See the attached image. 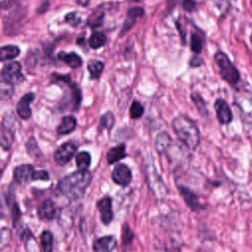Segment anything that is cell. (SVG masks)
Segmentation results:
<instances>
[{
  "mask_svg": "<svg viewBox=\"0 0 252 252\" xmlns=\"http://www.w3.org/2000/svg\"><path fill=\"white\" fill-rule=\"evenodd\" d=\"M92 179L93 175L89 170L78 169L62 177L57 184V190L71 201L78 200L85 194Z\"/></svg>",
  "mask_w": 252,
  "mask_h": 252,
  "instance_id": "obj_1",
  "label": "cell"
},
{
  "mask_svg": "<svg viewBox=\"0 0 252 252\" xmlns=\"http://www.w3.org/2000/svg\"><path fill=\"white\" fill-rule=\"evenodd\" d=\"M172 128L177 138L189 149L195 150L200 144V132L197 125L187 116L178 115L172 120Z\"/></svg>",
  "mask_w": 252,
  "mask_h": 252,
  "instance_id": "obj_2",
  "label": "cell"
},
{
  "mask_svg": "<svg viewBox=\"0 0 252 252\" xmlns=\"http://www.w3.org/2000/svg\"><path fill=\"white\" fill-rule=\"evenodd\" d=\"M215 61L219 66L221 78L230 86H235L240 80V74L229 58L222 51H218L214 55Z\"/></svg>",
  "mask_w": 252,
  "mask_h": 252,
  "instance_id": "obj_3",
  "label": "cell"
},
{
  "mask_svg": "<svg viewBox=\"0 0 252 252\" xmlns=\"http://www.w3.org/2000/svg\"><path fill=\"white\" fill-rule=\"evenodd\" d=\"M146 180L149 188L158 199H163L168 194V189L163 182L160 174L153 163H148L145 168Z\"/></svg>",
  "mask_w": 252,
  "mask_h": 252,
  "instance_id": "obj_4",
  "label": "cell"
},
{
  "mask_svg": "<svg viewBox=\"0 0 252 252\" xmlns=\"http://www.w3.org/2000/svg\"><path fill=\"white\" fill-rule=\"evenodd\" d=\"M234 104L243 122L252 124V92L245 89L237 90L234 94Z\"/></svg>",
  "mask_w": 252,
  "mask_h": 252,
  "instance_id": "obj_5",
  "label": "cell"
},
{
  "mask_svg": "<svg viewBox=\"0 0 252 252\" xmlns=\"http://www.w3.org/2000/svg\"><path fill=\"white\" fill-rule=\"evenodd\" d=\"M15 119L12 115L6 113L2 120V130H1V146L5 151H8L14 141L15 135Z\"/></svg>",
  "mask_w": 252,
  "mask_h": 252,
  "instance_id": "obj_6",
  "label": "cell"
},
{
  "mask_svg": "<svg viewBox=\"0 0 252 252\" xmlns=\"http://www.w3.org/2000/svg\"><path fill=\"white\" fill-rule=\"evenodd\" d=\"M2 80L14 85L20 84L26 80L22 73V66L17 61H12L5 64L2 68Z\"/></svg>",
  "mask_w": 252,
  "mask_h": 252,
  "instance_id": "obj_7",
  "label": "cell"
},
{
  "mask_svg": "<svg viewBox=\"0 0 252 252\" xmlns=\"http://www.w3.org/2000/svg\"><path fill=\"white\" fill-rule=\"evenodd\" d=\"M78 146L74 142H66L59 146L53 155L54 161L58 165L67 164L76 155Z\"/></svg>",
  "mask_w": 252,
  "mask_h": 252,
  "instance_id": "obj_8",
  "label": "cell"
},
{
  "mask_svg": "<svg viewBox=\"0 0 252 252\" xmlns=\"http://www.w3.org/2000/svg\"><path fill=\"white\" fill-rule=\"evenodd\" d=\"M36 170L30 163L20 164L13 170V179L20 185H26L32 181H34Z\"/></svg>",
  "mask_w": 252,
  "mask_h": 252,
  "instance_id": "obj_9",
  "label": "cell"
},
{
  "mask_svg": "<svg viewBox=\"0 0 252 252\" xmlns=\"http://www.w3.org/2000/svg\"><path fill=\"white\" fill-rule=\"evenodd\" d=\"M111 179L115 184L126 187L132 181V171L127 164L118 163L111 171Z\"/></svg>",
  "mask_w": 252,
  "mask_h": 252,
  "instance_id": "obj_10",
  "label": "cell"
},
{
  "mask_svg": "<svg viewBox=\"0 0 252 252\" xmlns=\"http://www.w3.org/2000/svg\"><path fill=\"white\" fill-rule=\"evenodd\" d=\"M178 190L179 193L181 194L184 202L188 206V208L191 211L194 212H199L205 208V206L201 203L199 196L192 191L190 188L184 186V185H178Z\"/></svg>",
  "mask_w": 252,
  "mask_h": 252,
  "instance_id": "obj_11",
  "label": "cell"
},
{
  "mask_svg": "<svg viewBox=\"0 0 252 252\" xmlns=\"http://www.w3.org/2000/svg\"><path fill=\"white\" fill-rule=\"evenodd\" d=\"M96 209L99 212V218L103 224H109L114 217L112 210V199L109 196L102 197L96 202Z\"/></svg>",
  "mask_w": 252,
  "mask_h": 252,
  "instance_id": "obj_12",
  "label": "cell"
},
{
  "mask_svg": "<svg viewBox=\"0 0 252 252\" xmlns=\"http://www.w3.org/2000/svg\"><path fill=\"white\" fill-rule=\"evenodd\" d=\"M117 246V239L113 235H105L94 239V252H112Z\"/></svg>",
  "mask_w": 252,
  "mask_h": 252,
  "instance_id": "obj_13",
  "label": "cell"
},
{
  "mask_svg": "<svg viewBox=\"0 0 252 252\" xmlns=\"http://www.w3.org/2000/svg\"><path fill=\"white\" fill-rule=\"evenodd\" d=\"M37 216L41 220H52L57 216V208L51 199H45L37 209Z\"/></svg>",
  "mask_w": 252,
  "mask_h": 252,
  "instance_id": "obj_14",
  "label": "cell"
},
{
  "mask_svg": "<svg viewBox=\"0 0 252 252\" xmlns=\"http://www.w3.org/2000/svg\"><path fill=\"white\" fill-rule=\"evenodd\" d=\"M215 110L217 113V118L220 124H228L231 122L232 113L226 101L221 98H218L215 101Z\"/></svg>",
  "mask_w": 252,
  "mask_h": 252,
  "instance_id": "obj_15",
  "label": "cell"
},
{
  "mask_svg": "<svg viewBox=\"0 0 252 252\" xmlns=\"http://www.w3.org/2000/svg\"><path fill=\"white\" fill-rule=\"evenodd\" d=\"M34 99L33 93H28L23 95L17 103V113L22 119H29L32 116V109L30 107L31 102Z\"/></svg>",
  "mask_w": 252,
  "mask_h": 252,
  "instance_id": "obj_16",
  "label": "cell"
},
{
  "mask_svg": "<svg viewBox=\"0 0 252 252\" xmlns=\"http://www.w3.org/2000/svg\"><path fill=\"white\" fill-rule=\"evenodd\" d=\"M144 16V9L142 7H132L127 11V15L125 21L122 26V30L120 34L122 35L124 32H128L137 22V19Z\"/></svg>",
  "mask_w": 252,
  "mask_h": 252,
  "instance_id": "obj_17",
  "label": "cell"
},
{
  "mask_svg": "<svg viewBox=\"0 0 252 252\" xmlns=\"http://www.w3.org/2000/svg\"><path fill=\"white\" fill-rule=\"evenodd\" d=\"M6 202H7V206L10 209L11 212V217H12V222H13V226L16 225V223L18 222V220H20V218L22 217V212L20 210L19 204L17 203V201L15 200V195L14 192L12 190L7 191L6 194Z\"/></svg>",
  "mask_w": 252,
  "mask_h": 252,
  "instance_id": "obj_18",
  "label": "cell"
},
{
  "mask_svg": "<svg viewBox=\"0 0 252 252\" xmlns=\"http://www.w3.org/2000/svg\"><path fill=\"white\" fill-rule=\"evenodd\" d=\"M57 56H58L59 60L63 61L65 64H67L72 69H77V68L81 67L83 64L82 58L75 52L67 53L65 51H60Z\"/></svg>",
  "mask_w": 252,
  "mask_h": 252,
  "instance_id": "obj_19",
  "label": "cell"
},
{
  "mask_svg": "<svg viewBox=\"0 0 252 252\" xmlns=\"http://www.w3.org/2000/svg\"><path fill=\"white\" fill-rule=\"evenodd\" d=\"M127 156L126 147L124 144L118 145L116 147L111 148L106 154V161L108 164H113L118 160L123 159Z\"/></svg>",
  "mask_w": 252,
  "mask_h": 252,
  "instance_id": "obj_20",
  "label": "cell"
},
{
  "mask_svg": "<svg viewBox=\"0 0 252 252\" xmlns=\"http://www.w3.org/2000/svg\"><path fill=\"white\" fill-rule=\"evenodd\" d=\"M77 125V120L73 115H66L62 118L60 125L57 128L58 135H67L74 131Z\"/></svg>",
  "mask_w": 252,
  "mask_h": 252,
  "instance_id": "obj_21",
  "label": "cell"
},
{
  "mask_svg": "<svg viewBox=\"0 0 252 252\" xmlns=\"http://www.w3.org/2000/svg\"><path fill=\"white\" fill-rule=\"evenodd\" d=\"M171 145V138L167 132H160L156 139V150L159 155H163Z\"/></svg>",
  "mask_w": 252,
  "mask_h": 252,
  "instance_id": "obj_22",
  "label": "cell"
},
{
  "mask_svg": "<svg viewBox=\"0 0 252 252\" xmlns=\"http://www.w3.org/2000/svg\"><path fill=\"white\" fill-rule=\"evenodd\" d=\"M20 54V48L16 45H5L0 49V59L2 61L10 60L18 57Z\"/></svg>",
  "mask_w": 252,
  "mask_h": 252,
  "instance_id": "obj_23",
  "label": "cell"
},
{
  "mask_svg": "<svg viewBox=\"0 0 252 252\" xmlns=\"http://www.w3.org/2000/svg\"><path fill=\"white\" fill-rule=\"evenodd\" d=\"M92 158L90 153L88 152H80L76 156V165L79 170H89V167L91 165Z\"/></svg>",
  "mask_w": 252,
  "mask_h": 252,
  "instance_id": "obj_24",
  "label": "cell"
},
{
  "mask_svg": "<svg viewBox=\"0 0 252 252\" xmlns=\"http://www.w3.org/2000/svg\"><path fill=\"white\" fill-rule=\"evenodd\" d=\"M40 243L43 252H53V234L49 230H43L40 234Z\"/></svg>",
  "mask_w": 252,
  "mask_h": 252,
  "instance_id": "obj_25",
  "label": "cell"
},
{
  "mask_svg": "<svg viewBox=\"0 0 252 252\" xmlns=\"http://www.w3.org/2000/svg\"><path fill=\"white\" fill-rule=\"evenodd\" d=\"M104 68V64L99 61V60H95V59H92L88 62V70L91 74L92 79H97L101 72L103 71Z\"/></svg>",
  "mask_w": 252,
  "mask_h": 252,
  "instance_id": "obj_26",
  "label": "cell"
},
{
  "mask_svg": "<svg viewBox=\"0 0 252 252\" xmlns=\"http://www.w3.org/2000/svg\"><path fill=\"white\" fill-rule=\"evenodd\" d=\"M106 42V35L100 32H94L89 38V45L94 48L97 49L104 45Z\"/></svg>",
  "mask_w": 252,
  "mask_h": 252,
  "instance_id": "obj_27",
  "label": "cell"
},
{
  "mask_svg": "<svg viewBox=\"0 0 252 252\" xmlns=\"http://www.w3.org/2000/svg\"><path fill=\"white\" fill-rule=\"evenodd\" d=\"M203 45H204V37H203V35L199 34L198 32H192L191 39H190L191 50L194 53L199 54L202 51V49H203Z\"/></svg>",
  "mask_w": 252,
  "mask_h": 252,
  "instance_id": "obj_28",
  "label": "cell"
},
{
  "mask_svg": "<svg viewBox=\"0 0 252 252\" xmlns=\"http://www.w3.org/2000/svg\"><path fill=\"white\" fill-rule=\"evenodd\" d=\"M26 148H27L28 154L32 158H33L35 159H38L39 157H41V152H40V150H39V148L37 146V143H36V141L34 140L33 137H31L28 140V142L26 144Z\"/></svg>",
  "mask_w": 252,
  "mask_h": 252,
  "instance_id": "obj_29",
  "label": "cell"
},
{
  "mask_svg": "<svg viewBox=\"0 0 252 252\" xmlns=\"http://www.w3.org/2000/svg\"><path fill=\"white\" fill-rule=\"evenodd\" d=\"M121 240H122L123 246H128V245L132 244V242L134 240V232L128 223H124L122 225Z\"/></svg>",
  "mask_w": 252,
  "mask_h": 252,
  "instance_id": "obj_30",
  "label": "cell"
},
{
  "mask_svg": "<svg viewBox=\"0 0 252 252\" xmlns=\"http://www.w3.org/2000/svg\"><path fill=\"white\" fill-rule=\"evenodd\" d=\"M114 122H115V118H114V115H113V113L111 111L105 112L99 118V126L102 129L110 130L113 127Z\"/></svg>",
  "mask_w": 252,
  "mask_h": 252,
  "instance_id": "obj_31",
  "label": "cell"
},
{
  "mask_svg": "<svg viewBox=\"0 0 252 252\" xmlns=\"http://www.w3.org/2000/svg\"><path fill=\"white\" fill-rule=\"evenodd\" d=\"M103 12L102 11H94V13L90 16L88 25L94 28L99 27L102 24V19H103Z\"/></svg>",
  "mask_w": 252,
  "mask_h": 252,
  "instance_id": "obj_32",
  "label": "cell"
},
{
  "mask_svg": "<svg viewBox=\"0 0 252 252\" xmlns=\"http://www.w3.org/2000/svg\"><path fill=\"white\" fill-rule=\"evenodd\" d=\"M144 113V107L138 100H134L130 107V116L133 119L140 118Z\"/></svg>",
  "mask_w": 252,
  "mask_h": 252,
  "instance_id": "obj_33",
  "label": "cell"
},
{
  "mask_svg": "<svg viewBox=\"0 0 252 252\" xmlns=\"http://www.w3.org/2000/svg\"><path fill=\"white\" fill-rule=\"evenodd\" d=\"M191 98L193 100V102L195 103L198 111L202 114L205 115L207 113V108H206V103L203 100V98L198 94H191Z\"/></svg>",
  "mask_w": 252,
  "mask_h": 252,
  "instance_id": "obj_34",
  "label": "cell"
},
{
  "mask_svg": "<svg viewBox=\"0 0 252 252\" xmlns=\"http://www.w3.org/2000/svg\"><path fill=\"white\" fill-rule=\"evenodd\" d=\"M13 94L12 84L2 80L1 82V97L2 99H7Z\"/></svg>",
  "mask_w": 252,
  "mask_h": 252,
  "instance_id": "obj_35",
  "label": "cell"
},
{
  "mask_svg": "<svg viewBox=\"0 0 252 252\" xmlns=\"http://www.w3.org/2000/svg\"><path fill=\"white\" fill-rule=\"evenodd\" d=\"M80 21H81V19L77 15L76 12H70L65 16V22L72 27H77L79 25Z\"/></svg>",
  "mask_w": 252,
  "mask_h": 252,
  "instance_id": "obj_36",
  "label": "cell"
},
{
  "mask_svg": "<svg viewBox=\"0 0 252 252\" xmlns=\"http://www.w3.org/2000/svg\"><path fill=\"white\" fill-rule=\"evenodd\" d=\"M215 6L222 13H225L229 7V1L228 0H212Z\"/></svg>",
  "mask_w": 252,
  "mask_h": 252,
  "instance_id": "obj_37",
  "label": "cell"
},
{
  "mask_svg": "<svg viewBox=\"0 0 252 252\" xmlns=\"http://www.w3.org/2000/svg\"><path fill=\"white\" fill-rule=\"evenodd\" d=\"M182 7L187 12H193L196 10V2L195 0H183Z\"/></svg>",
  "mask_w": 252,
  "mask_h": 252,
  "instance_id": "obj_38",
  "label": "cell"
},
{
  "mask_svg": "<svg viewBox=\"0 0 252 252\" xmlns=\"http://www.w3.org/2000/svg\"><path fill=\"white\" fill-rule=\"evenodd\" d=\"M50 178L48 171L41 169V170H36L35 176H34V181L35 180H43V181H48Z\"/></svg>",
  "mask_w": 252,
  "mask_h": 252,
  "instance_id": "obj_39",
  "label": "cell"
},
{
  "mask_svg": "<svg viewBox=\"0 0 252 252\" xmlns=\"http://www.w3.org/2000/svg\"><path fill=\"white\" fill-rule=\"evenodd\" d=\"M32 238H33V235L32 233V231L29 228H26L23 230V232L21 233V240L24 241V243L27 245L28 241L31 240Z\"/></svg>",
  "mask_w": 252,
  "mask_h": 252,
  "instance_id": "obj_40",
  "label": "cell"
},
{
  "mask_svg": "<svg viewBox=\"0 0 252 252\" xmlns=\"http://www.w3.org/2000/svg\"><path fill=\"white\" fill-rule=\"evenodd\" d=\"M175 25H176V27H177V30H178V32H179V33H180V38L182 39V42H183V44L185 43V35H186V32H185V30H184V27L182 26V25H180L178 22H176L175 23Z\"/></svg>",
  "mask_w": 252,
  "mask_h": 252,
  "instance_id": "obj_41",
  "label": "cell"
},
{
  "mask_svg": "<svg viewBox=\"0 0 252 252\" xmlns=\"http://www.w3.org/2000/svg\"><path fill=\"white\" fill-rule=\"evenodd\" d=\"M189 64H190L191 67H198V66H200V65L203 64V60H202L201 58L197 57V56H193V57L191 58Z\"/></svg>",
  "mask_w": 252,
  "mask_h": 252,
  "instance_id": "obj_42",
  "label": "cell"
},
{
  "mask_svg": "<svg viewBox=\"0 0 252 252\" xmlns=\"http://www.w3.org/2000/svg\"><path fill=\"white\" fill-rule=\"evenodd\" d=\"M48 6H49V2H48V1H45L43 4H41L40 8L37 9V12H38V13H44V12L48 9Z\"/></svg>",
  "mask_w": 252,
  "mask_h": 252,
  "instance_id": "obj_43",
  "label": "cell"
},
{
  "mask_svg": "<svg viewBox=\"0 0 252 252\" xmlns=\"http://www.w3.org/2000/svg\"><path fill=\"white\" fill-rule=\"evenodd\" d=\"M77 4L80 5V6H83V7H86L89 5L90 3V0H76Z\"/></svg>",
  "mask_w": 252,
  "mask_h": 252,
  "instance_id": "obj_44",
  "label": "cell"
},
{
  "mask_svg": "<svg viewBox=\"0 0 252 252\" xmlns=\"http://www.w3.org/2000/svg\"><path fill=\"white\" fill-rule=\"evenodd\" d=\"M250 40H251V43H252V33H251V36H250Z\"/></svg>",
  "mask_w": 252,
  "mask_h": 252,
  "instance_id": "obj_45",
  "label": "cell"
}]
</instances>
